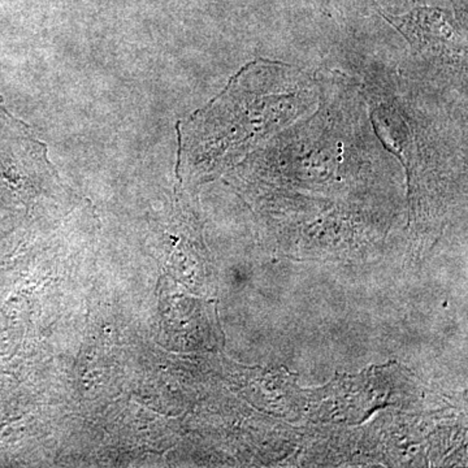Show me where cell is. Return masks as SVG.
Listing matches in <instances>:
<instances>
[{"label":"cell","mask_w":468,"mask_h":468,"mask_svg":"<svg viewBox=\"0 0 468 468\" xmlns=\"http://www.w3.org/2000/svg\"><path fill=\"white\" fill-rule=\"evenodd\" d=\"M319 91L296 68L258 60L233 77L229 85L180 132V155L218 164L248 156L273 135L311 114Z\"/></svg>","instance_id":"1"},{"label":"cell","mask_w":468,"mask_h":468,"mask_svg":"<svg viewBox=\"0 0 468 468\" xmlns=\"http://www.w3.org/2000/svg\"><path fill=\"white\" fill-rule=\"evenodd\" d=\"M410 45L415 56L441 76L455 77L466 84V25L449 10L419 7L401 16L384 15Z\"/></svg>","instance_id":"2"}]
</instances>
